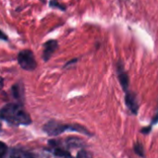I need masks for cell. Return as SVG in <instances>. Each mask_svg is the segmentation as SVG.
<instances>
[{
  "label": "cell",
  "mask_w": 158,
  "mask_h": 158,
  "mask_svg": "<svg viewBox=\"0 0 158 158\" xmlns=\"http://www.w3.org/2000/svg\"><path fill=\"white\" fill-rule=\"evenodd\" d=\"M0 118L15 125H28L31 123L30 116L17 104H8L5 106L0 110Z\"/></svg>",
  "instance_id": "1"
},
{
  "label": "cell",
  "mask_w": 158,
  "mask_h": 158,
  "mask_svg": "<svg viewBox=\"0 0 158 158\" xmlns=\"http://www.w3.org/2000/svg\"><path fill=\"white\" fill-rule=\"evenodd\" d=\"M18 63L19 64L21 69L28 70V71H32L37 67V63L34 58V55L29 49H24L19 53Z\"/></svg>",
  "instance_id": "2"
},
{
  "label": "cell",
  "mask_w": 158,
  "mask_h": 158,
  "mask_svg": "<svg viewBox=\"0 0 158 158\" xmlns=\"http://www.w3.org/2000/svg\"><path fill=\"white\" fill-rule=\"evenodd\" d=\"M116 72H117V75H118V81L120 82L122 89L124 90V92H128L129 85H130V78H129L127 71L124 69L123 62L120 60H118L116 63Z\"/></svg>",
  "instance_id": "3"
},
{
  "label": "cell",
  "mask_w": 158,
  "mask_h": 158,
  "mask_svg": "<svg viewBox=\"0 0 158 158\" xmlns=\"http://www.w3.org/2000/svg\"><path fill=\"white\" fill-rule=\"evenodd\" d=\"M58 48V43L56 40H49L44 44V52L42 58L44 62H47Z\"/></svg>",
  "instance_id": "4"
},
{
  "label": "cell",
  "mask_w": 158,
  "mask_h": 158,
  "mask_svg": "<svg viewBox=\"0 0 158 158\" xmlns=\"http://www.w3.org/2000/svg\"><path fill=\"white\" fill-rule=\"evenodd\" d=\"M125 103L128 106V108L133 113V114H137L138 110H139V104H138V100H137V95L136 94H134L133 92H126V95H125Z\"/></svg>",
  "instance_id": "5"
},
{
  "label": "cell",
  "mask_w": 158,
  "mask_h": 158,
  "mask_svg": "<svg viewBox=\"0 0 158 158\" xmlns=\"http://www.w3.org/2000/svg\"><path fill=\"white\" fill-rule=\"evenodd\" d=\"M11 91H12V94H13L14 97H16V98H19V97L21 96L22 92H23V88H22V86H21L19 83H18V84L13 85V87H12Z\"/></svg>",
  "instance_id": "6"
},
{
  "label": "cell",
  "mask_w": 158,
  "mask_h": 158,
  "mask_svg": "<svg viewBox=\"0 0 158 158\" xmlns=\"http://www.w3.org/2000/svg\"><path fill=\"white\" fill-rule=\"evenodd\" d=\"M49 6L50 7H53V8H58L62 11H65L67 9V6L61 3H59L57 0H51L50 3H49Z\"/></svg>",
  "instance_id": "7"
},
{
  "label": "cell",
  "mask_w": 158,
  "mask_h": 158,
  "mask_svg": "<svg viewBox=\"0 0 158 158\" xmlns=\"http://www.w3.org/2000/svg\"><path fill=\"white\" fill-rule=\"evenodd\" d=\"M11 158H31L27 153L20 151V150H15L13 151L12 155H11Z\"/></svg>",
  "instance_id": "8"
},
{
  "label": "cell",
  "mask_w": 158,
  "mask_h": 158,
  "mask_svg": "<svg viewBox=\"0 0 158 158\" xmlns=\"http://www.w3.org/2000/svg\"><path fill=\"white\" fill-rule=\"evenodd\" d=\"M134 152L139 156H141V157H144V150H143V145L140 143H135L134 144Z\"/></svg>",
  "instance_id": "9"
},
{
  "label": "cell",
  "mask_w": 158,
  "mask_h": 158,
  "mask_svg": "<svg viewBox=\"0 0 158 158\" xmlns=\"http://www.w3.org/2000/svg\"><path fill=\"white\" fill-rule=\"evenodd\" d=\"M6 151L7 148L6 146V144L2 142H0V158H5L6 155Z\"/></svg>",
  "instance_id": "10"
},
{
  "label": "cell",
  "mask_w": 158,
  "mask_h": 158,
  "mask_svg": "<svg viewBox=\"0 0 158 158\" xmlns=\"http://www.w3.org/2000/svg\"><path fill=\"white\" fill-rule=\"evenodd\" d=\"M55 154H56V156H69V153L63 151L62 149H58V148L55 150Z\"/></svg>",
  "instance_id": "11"
},
{
  "label": "cell",
  "mask_w": 158,
  "mask_h": 158,
  "mask_svg": "<svg viewBox=\"0 0 158 158\" xmlns=\"http://www.w3.org/2000/svg\"><path fill=\"white\" fill-rule=\"evenodd\" d=\"M0 40H3V41H7L8 40L7 35L2 30H0Z\"/></svg>",
  "instance_id": "12"
},
{
  "label": "cell",
  "mask_w": 158,
  "mask_h": 158,
  "mask_svg": "<svg viewBox=\"0 0 158 158\" xmlns=\"http://www.w3.org/2000/svg\"><path fill=\"white\" fill-rule=\"evenodd\" d=\"M77 62H78V58H73V59H71L70 61H69V62L66 63L65 68H69L70 65H73V64H75V63H77Z\"/></svg>",
  "instance_id": "13"
},
{
  "label": "cell",
  "mask_w": 158,
  "mask_h": 158,
  "mask_svg": "<svg viewBox=\"0 0 158 158\" xmlns=\"http://www.w3.org/2000/svg\"><path fill=\"white\" fill-rule=\"evenodd\" d=\"M150 131H151V127H147L145 129H143V131H142L143 133H149Z\"/></svg>",
  "instance_id": "14"
},
{
  "label": "cell",
  "mask_w": 158,
  "mask_h": 158,
  "mask_svg": "<svg viewBox=\"0 0 158 158\" xmlns=\"http://www.w3.org/2000/svg\"><path fill=\"white\" fill-rule=\"evenodd\" d=\"M158 122V114H156V116L153 118V123L154 124H156V123H157Z\"/></svg>",
  "instance_id": "15"
},
{
  "label": "cell",
  "mask_w": 158,
  "mask_h": 158,
  "mask_svg": "<svg viewBox=\"0 0 158 158\" xmlns=\"http://www.w3.org/2000/svg\"><path fill=\"white\" fill-rule=\"evenodd\" d=\"M41 1H42V2H44V3H45V0H41Z\"/></svg>",
  "instance_id": "16"
}]
</instances>
